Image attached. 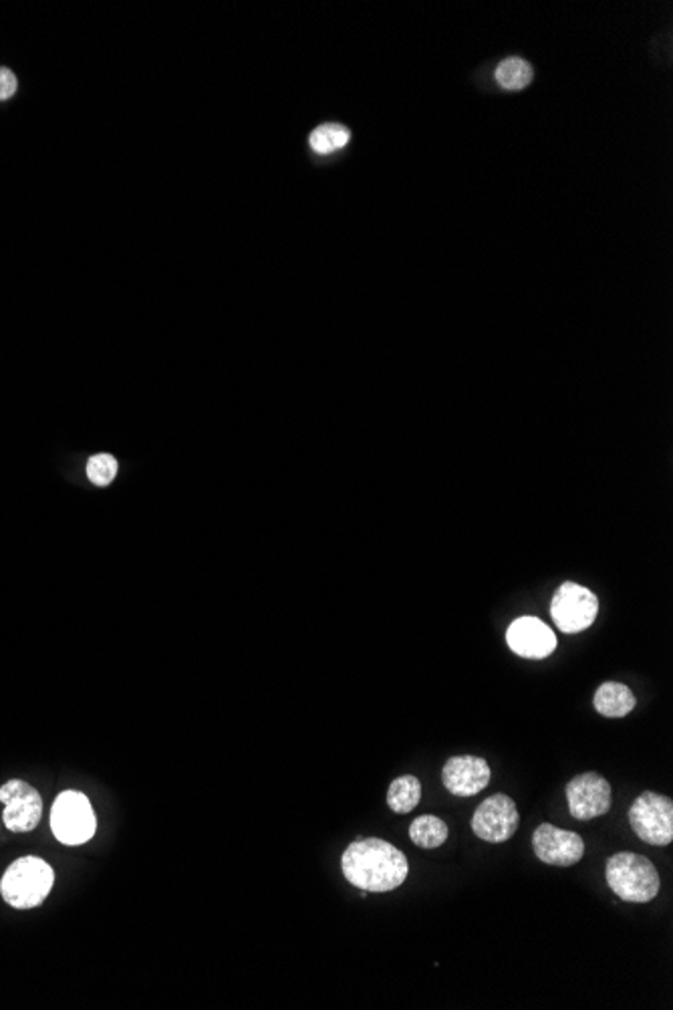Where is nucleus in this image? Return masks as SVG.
Segmentation results:
<instances>
[{
	"instance_id": "obj_1",
	"label": "nucleus",
	"mask_w": 673,
	"mask_h": 1010,
	"mask_svg": "<svg viewBox=\"0 0 673 1010\" xmlns=\"http://www.w3.org/2000/svg\"><path fill=\"white\" fill-rule=\"evenodd\" d=\"M345 880L364 892H392L406 882L407 860L402 851L384 839L353 841L342 858Z\"/></svg>"
},
{
	"instance_id": "obj_2",
	"label": "nucleus",
	"mask_w": 673,
	"mask_h": 1010,
	"mask_svg": "<svg viewBox=\"0 0 673 1010\" xmlns=\"http://www.w3.org/2000/svg\"><path fill=\"white\" fill-rule=\"evenodd\" d=\"M605 878L611 892L630 903H647L655 900L662 882L652 861L631 851L615 853L607 861Z\"/></svg>"
},
{
	"instance_id": "obj_3",
	"label": "nucleus",
	"mask_w": 673,
	"mask_h": 1010,
	"mask_svg": "<svg viewBox=\"0 0 673 1010\" xmlns=\"http://www.w3.org/2000/svg\"><path fill=\"white\" fill-rule=\"evenodd\" d=\"M55 871L41 858H21L11 863L0 880L2 900L17 910H31L53 890Z\"/></svg>"
},
{
	"instance_id": "obj_4",
	"label": "nucleus",
	"mask_w": 673,
	"mask_h": 1010,
	"mask_svg": "<svg viewBox=\"0 0 673 1010\" xmlns=\"http://www.w3.org/2000/svg\"><path fill=\"white\" fill-rule=\"evenodd\" d=\"M51 829L63 845H83L96 835L97 819L93 806L83 793L65 791L55 799L51 809Z\"/></svg>"
},
{
	"instance_id": "obj_5",
	"label": "nucleus",
	"mask_w": 673,
	"mask_h": 1010,
	"mask_svg": "<svg viewBox=\"0 0 673 1010\" xmlns=\"http://www.w3.org/2000/svg\"><path fill=\"white\" fill-rule=\"evenodd\" d=\"M631 829L650 845H670L673 839V803L670 796L645 791L630 809Z\"/></svg>"
},
{
	"instance_id": "obj_6",
	"label": "nucleus",
	"mask_w": 673,
	"mask_h": 1010,
	"mask_svg": "<svg viewBox=\"0 0 673 1010\" xmlns=\"http://www.w3.org/2000/svg\"><path fill=\"white\" fill-rule=\"evenodd\" d=\"M597 595L573 581L563 583L551 602V615L565 634L585 632L597 620Z\"/></svg>"
},
{
	"instance_id": "obj_7",
	"label": "nucleus",
	"mask_w": 673,
	"mask_h": 1010,
	"mask_svg": "<svg viewBox=\"0 0 673 1010\" xmlns=\"http://www.w3.org/2000/svg\"><path fill=\"white\" fill-rule=\"evenodd\" d=\"M0 801L4 803L2 821L14 833L32 831L43 818V799L39 791L19 779L0 786Z\"/></svg>"
},
{
	"instance_id": "obj_8",
	"label": "nucleus",
	"mask_w": 673,
	"mask_h": 1010,
	"mask_svg": "<svg viewBox=\"0 0 673 1010\" xmlns=\"http://www.w3.org/2000/svg\"><path fill=\"white\" fill-rule=\"evenodd\" d=\"M521 823L518 809L514 805L513 799L508 795H492L482 801L474 818H472V831L476 838L488 843H504L513 838Z\"/></svg>"
},
{
	"instance_id": "obj_9",
	"label": "nucleus",
	"mask_w": 673,
	"mask_h": 1010,
	"mask_svg": "<svg viewBox=\"0 0 673 1010\" xmlns=\"http://www.w3.org/2000/svg\"><path fill=\"white\" fill-rule=\"evenodd\" d=\"M611 801L613 793L610 781L601 774H578L566 785L568 811L578 821L603 818L605 813H610Z\"/></svg>"
},
{
	"instance_id": "obj_10",
	"label": "nucleus",
	"mask_w": 673,
	"mask_h": 1010,
	"mask_svg": "<svg viewBox=\"0 0 673 1010\" xmlns=\"http://www.w3.org/2000/svg\"><path fill=\"white\" fill-rule=\"evenodd\" d=\"M533 850L536 858L546 865L568 868L583 860L585 843L577 833L555 828L551 823L538 825L533 835Z\"/></svg>"
},
{
	"instance_id": "obj_11",
	"label": "nucleus",
	"mask_w": 673,
	"mask_h": 1010,
	"mask_svg": "<svg viewBox=\"0 0 673 1010\" xmlns=\"http://www.w3.org/2000/svg\"><path fill=\"white\" fill-rule=\"evenodd\" d=\"M506 642L516 656L543 660L555 652L556 635L545 622L524 615L511 624Z\"/></svg>"
},
{
	"instance_id": "obj_12",
	"label": "nucleus",
	"mask_w": 673,
	"mask_h": 1010,
	"mask_svg": "<svg viewBox=\"0 0 673 1010\" xmlns=\"http://www.w3.org/2000/svg\"><path fill=\"white\" fill-rule=\"evenodd\" d=\"M442 783L454 796H474L491 783V766L481 756H452L444 764Z\"/></svg>"
},
{
	"instance_id": "obj_13",
	"label": "nucleus",
	"mask_w": 673,
	"mask_h": 1010,
	"mask_svg": "<svg viewBox=\"0 0 673 1010\" xmlns=\"http://www.w3.org/2000/svg\"><path fill=\"white\" fill-rule=\"evenodd\" d=\"M595 710L605 719H623L631 710L635 709L637 700L625 684L620 682H605L595 692Z\"/></svg>"
},
{
	"instance_id": "obj_14",
	"label": "nucleus",
	"mask_w": 673,
	"mask_h": 1010,
	"mask_svg": "<svg viewBox=\"0 0 673 1010\" xmlns=\"http://www.w3.org/2000/svg\"><path fill=\"white\" fill-rule=\"evenodd\" d=\"M419 799H422V783L412 774H404L396 779L387 791V805L397 815L412 813L419 805Z\"/></svg>"
},
{
	"instance_id": "obj_15",
	"label": "nucleus",
	"mask_w": 673,
	"mask_h": 1010,
	"mask_svg": "<svg viewBox=\"0 0 673 1010\" xmlns=\"http://www.w3.org/2000/svg\"><path fill=\"white\" fill-rule=\"evenodd\" d=\"M409 838L416 843L417 848L424 850H436L439 845L446 843L448 839V825L436 818V815H422L417 818L412 828H409Z\"/></svg>"
},
{
	"instance_id": "obj_16",
	"label": "nucleus",
	"mask_w": 673,
	"mask_h": 1010,
	"mask_svg": "<svg viewBox=\"0 0 673 1010\" xmlns=\"http://www.w3.org/2000/svg\"><path fill=\"white\" fill-rule=\"evenodd\" d=\"M533 67L521 57H508L496 69V81L508 91H521L533 81Z\"/></svg>"
},
{
	"instance_id": "obj_17",
	"label": "nucleus",
	"mask_w": 673,
	"mask_h": 1010,
	"mask_svg": "<svg viewBox=\"0 0 673 1010\" xmlns=\"http://www.w3.org/2000/svg\"><path fill=\"white\" fill-rule=\"evenodd\" d=\"M349 129L339 123H323L310 133V148L317 154H331L349 143Z\"/></svg>"
},
{
	"instance_id": "obj_18",
	"label": "nucleus",
	"mask_w": 673,
	"mask_h": 1010,
	"mask_svg": "<svg viewBox=\"0 0 673 1010\" xmlns=\"http://www.w3.org/2000/svg\"><path fill=\"white\" fill-rule=\"evenodd\" d=\"M118 474V461L109 454H97L87 463V476L97 486H108Z\"/></svg>"
},
{
	"instance_id": "obj_19",
	"label": "nucleus",
	"mask_w": 673,
	"mask_h": 1010,
	"mask_svg": "<svg viewBox=\"0 0 673 1010\" xmlns=\"http://www.w3.org/2000/svg\"><path fill=\"white\" fill-rule=\"evenodd\" d=\"M17 87H19L17 76L12 73L11 69L0 67V101L11 99L17 93Z\"/></svg>"
}]
</instances>
